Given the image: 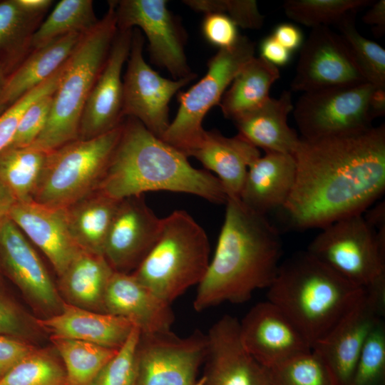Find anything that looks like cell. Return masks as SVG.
I'll list each match as a JSON object with an SVG mask.
<instances>
[{
	"instance_id": "6",
	"label": "cell",
	"mask_w": 385,
	"mask_h": 385,
	"mask_svg": "<svg viewBox=\"0 0 385 385\" xmlns=\"http://www.w3.org/2000/svg\"><path fill=\"white\" fill-rule=\"evenodd\" d=\"M210 250L204 229L186 211L177 210L163 218L156 243L132 274L171 304L200 282L210 264Z\"/></svg>"
},
{
	"instance_id": "52",
	"label": "cell",
	"mask_w": 385,
	"mask_h": 385,
	"mask_svg": "<svg viewBox=\"0 0 385 385\" xmlns=\"http://www.w3.org/2000/svg\"><path fill=\"white\" fill-rule=\"evenodd\" d=\"M16 202V200L11 192L0 180V223L9 217L10 212Z\"/></svg>"
},
{
	"instance_id": "17",
	"label": "cell",
	"mask_w": 385,
	"mask_h": 385,
	"mask_svg": "<svg viewBox=\"0 0 385 385\" xmlns=\"http://www.w3.org/2000/svg\"><path fill=\"white\" fill-rule=\"evenodd\" d=\"M0 265L36 308L48 317L64 300L46 267L21 230L9 218L0 223Z\"/></svg>"
},
{
	"instance_id": "27",
	"label": "cell",
	"mask_w": 385,
	"mask_h": 385,
	"mask_svg": "<svg viewBox=\"0 0 385 385\" xmlns=\"http://www.w3.org/2000/svg\"><path fill=\"white\" fill-rule=\"evenodd\" d=\"M83 34H69L32 51L8 76L0 97V115L58 71L70 57Z\"/></svg>"
},
{
	"instance_id": "47",
	"label": "cell",
	"mask_w": 385,
	"mask_h": 385,
	"mask_svg": "<svg viewBox=\"0 0 385 385\" xmlns=\"http://www.w3.org/2000/svg\"><path fill=\"white\" fill-rule=\"evenodd\" d=\"M260 52V57L277 68L284 66L289 62L292 53L277 42L272 35L262 40Z\"/></svg>"
},
{
	"instance_id": "49",
	"label": "cell",
	"mask_w": 385,
	"mask_h": 385,
	"mask_svg": "<svg viewBox=\"0 0 385 385\" xmlns=\"http://www.w3.org/2000/svg\"><path fill=\"white\" fill-rule=\"evenodd\" d=\"M362 21L374 26L376 34L382 35L385 31V0L373 3L371 8L363 16Z\"/></svg>"
},
{
	"instance_id": "7",
	"label": "cell",
	"mask_w": 385,
	"mask_h": 385,
	"mask_svg": "<svg viewBox=\"0 0 385 385\" xmlns=\"http://www.w3.org/2000/svg\"><path fill=\"white\" fill-rule=\"evenodd\" d=\"M320 230L306 250L312 256L363 289L385 280V223L372 225L359 213Z\"/></svg>"
},
{
	"instance_id": "26",
	"label": "cell",
	"mask_w": 385,
	"mask_h": 385,
	"mask_svg": "<svg viewBox=\"0 0 385 385\" xmlns=\"http://www.w3.org/2000/svg\"><path fill=\"white\" fill-rule=\"evenodd\" d=\"M292 93L284 91L279 98H271L257 109L233 120L240 137L265 153H293L300 138L288 125L293 111Z\"/></svg>"
},
{
	"instance_id": "44",
	"label": "cell",
	"mask_w": 385,
	"mask_h": 385,
	"mask_svg": "<svg viewBox=\"0 0 385 385\" xmlns=\"http://www.w3.org/2000/svg\"><path fill=\"white\" fill-rule=\"evenodd\" d=\"M202 32L208 43L220 49L233 46L240 36L235 22L222 13L205 14Z\"/></svg>"
},
{
	"instance_id": "18",
	"label": "cell",
	"mask_w": 385,
	"mask_h": 385,
	"mask_svg": "<svg viewBox=\"0 0 385 385\" xmlns=\"http://www.w3.org/2000/svg\"><path fill=\"white\" fill-rule=\"evenodd\" d=\"M240 334L248 353L266 369L312 349L294 324L268 300L246 314L240 322Z\"/></svg>"
},
{
	"instance_id": "21",
	"label": "cell",
	"mask_w": 385,
	"mask_h": 385,
	"mask_svg": "<svg viewBox=\"0 0 385 385\" xmlns=\"http://www.w3.org/2000/svg\"><path fill=\"white\" fill-rule=\"evenodd\" d=\"M9 218L44 253L58 277L83 251L70 233L64 208L16 201Z\"/></svg>"
},
{
	"instance_id": "39",
	"label": "cell",
	"mask_w": 385,
	"mask_h": 385,
	"mask_svg": "<svg viewBox=\"0 0 385 385\" xmlns=\"http://www.w3.org/2000/svg\"><path fill=\"white\" fill-rule=\"evenodd\" d=\"M351 385H385V325L380 320L359 354Z\"/></svg>"
},
{
	"instance_id": "15",
	"label": "cell",
	"mask_w": 385,
	"mask_h": 385,
	"mask_svg": "<svg viewBox=\"0 0 385 385\" xmlns=\"http://www.w3.org/2000/svg\"><path fill=\"white\" fill-rule=\"evenodd\" d=\"M300 48L292 91L305 93L367 83L343 38L329 26L312 28Z\"/></svg>"
},
{
	"instance_id": "14",
	"label": "cell",
	"mask_w": 385,
	"mask_h": 385,
	"mask_svg": "<svg viewBox=\"0 0 385 385\" xmlns=\"http://www.w3.org/2000/svg\"><path fill=\"white\" fill-rule=\"evenodd\" d=\"M119 30L138 26L148 40L152 63L165 68L175 80L193 75L187 63L185 34L165 0L116 1Z\"/></svg>"
},
{
	"instance_id": "33",
	"label": "cell",
	"mask_w": 385,
	"mask_h": 385,
	"mask_svg": "<svg viewBox=\"0 0 385 385\" xmlns=\"http://www.w3.org/2000/svg\"><path fill=\"white\" fill-rule=\"evenodd\" d=\"M91 0H61L40 24L31 41V52L65 35L85 34L98 22Z\"/></svg>"
},
{
	"instance_id": "43",
	"label": "cell",
	"mask_w": 385,
	"mask_h": 385,
	"mask_svg": "<svg viewBox=\"0 0 385 385\" xmlns=\"http://www.w3.org/2000/svg\"><path fill=\"white\" fill-rule=\"evenodd\" d=\"M53 93L41 97L27 108L9 147H27L35 141L47 123L53 102Z\"/></svg>"
},
{
	"instance_id": "31",
	"label": "cell",
	"mask_w": 385,
	"mask_h": 385,
	"mask_svg": "<svg viewBox=\"0 0 385 385\" xmlns=\"http://www.w3.org/2000/svg\"><path fill=\"white\" fill-rule=\"evenodd\" d=\"M42 19L22 10L15 0L0 1V65L9 75L31 53V38Z\"/></svg>"
},
{
	"instance_id": "24",
	"label": "cell",
	"mask_w": 385,
	"mask_h": 385,
	"mask_svg": "<svg viewBox=\"0 0 385 385\" xmlns=\"http://www.w3.org/2000/svg\"><path fill=\"white\" fill-rule=\"evenodd\" d=\"M36 324L51 337L77 339L118 349L135 327L129 320L64 302L61 312Z\"/></svg>"
},
{
	"instance_id": "19",
	"label": "cell",
	"mask_w": 385,
	"mask_h": 385,
	"mask_svg": "<svg viewBox=\"0 0 385 385\" xmlns=\"http://www.w3.org/2000/svg\"><path fill=\"white\" fill-rule=\"evenodd\" d=\"M132 36L133 29H118L106 61L83 108L78 139L101 135L123 123L121 73L130 53Z\"/></svg>"
},
{
	"instance_id": "30",
	"label": "cell",
	"mask_w": 385,
	"mask_h": 385,
	"mask_svg": "<svg viewBox=\"0 0 385 385\" xmlns=\"http://www.w3.org/2000/svg\"><path fill=\"white\" fill-rule=\"evenodd\" d=\"M280 78L279 68L261 57H254L235 76L219 106L225 118L232 121L264 104L270 90Z\"/></svg>"
},
{
	"instance_id": "50",
	"label": "cell",
	"mask_w": 385,
	"mask_h": 385,
	"mask_svg": "<svg viewBox=\"0 0 385 385\" xmlns=\"http://www.w3.org/2000/svg\"><path fill=\"white\" fill-rule=\"evenodd\" d=\"M18 6L26 13L43 17L53 4L51 0H15Z\"/></svg>"
},
{
	"instance_id": "41",
	"label": "cell",
	"mask_w": 385,
	"mask_h": 385,
	"mask_svg": "<svg viewBox=\"0 0 385 385\" xmlns=\"http://www.w3.org/2000/svg\"><path fill=\"white\" fill-rule=\"evenodd\" d=\"M183 2L197 11L225 14L242 29H260L263 26L265 16L260 12L255 0H188Z\"/></svg>"
},
{
	"instance_id": "28",
	"label": "cell",
	"mask_w": 385,
	"mask_h": 385,
	"mask_svg": "<svg viewBox=\"0 0 385 385\" xmlns=\"http://www.w3.org/2000/svg\"><path fill=\"white\" fill-rule=\"evenodd\" d=\"M113 272L103 255L82 251L59 277V293L68 304L105 312L104 296Z\"/></svg>"
},
{
	"instance_id": "9",
	"label": "cell",
	"mask_w": 385,
	"mask_h": 385,
	"mask_svg": "<svg viewBox=\"0 0 385 385\" xmlns=\"http://www.w3.org/2000/svg\"><path fill=\"white\" fill-rule=\"evenodd\" d=\"M255 43L240 36L228 48L219 49L207 63L205 76L185 92L180 93L178 113L160 139L187 157L202 140V123L207 113L219 105L235 76L255 57Z\"/></svg>"
},
{
	"instance_id": "4",
	"label": "cell",
	"mask_w": 385,
	"mask_h": 385,
	"mask_svg": "<svg viewBox=\"0 0 385 385\" xmlns=\"http://www.w3.org/2000/svg\"><path fill=\"white\" fill-rule=\"evenodd\" d=\"M267 300L294 324L311 348L364 292L306 250L281 262Z\"/></svg>"
},
{
	"instance_id": "36",
	"label": "cell",
	"mask_w": 385,
	"mask_h": 385,
	"mask_svg": "<svg viewBox=\"0 0 385 385\" xmlns=\"http://www.w3.org/2000/svg\"><path fill=\"white\" fill-rule=\"evenodd\" d=\"M373 2L372 0H287L283 9L288 18L312 29L337 25L348 15Z\"/></svg>"
},
{
	"instance_id": "22",
	"label": "cell",
	"mask_w": 385,
	"mask_h": 385,
	"mask_svg": "<svg viewBox=\"0 0 385 385\" xmlns=\"http://www.w3.org/2000/svg\"><path fill=\"white\" fill-rule=\"evenodd\" d=\"M104 309L106 313L129 320L142 334L170 331L175 320L170 304L132 273L114 271L106 287Z\"/></svg>"
},
{
	"instance_id": "2",
	"label": "cell",
	"mask_w": 385,
	"mask_h": 385,
	"mask_svg": "<svg viewBox=\"0 0 385 385\" xmlns=\"http://www.w3.org/2000/svg\"><path fill=\"white\" fill-rule=\"evenodd\" d=\"M225 205L215 254L197 284V312L225 302H247L255 291L270 286L281 263V237L267 216L239 198H227Z\"/></svg>"
},
{
	"instance_id": "10",
	"label": "cell",
	"mask_w": 385,
	"mask_h": 385,
	"mask_svg": "<svg viewBox=\"0 0 385 385\" xmlns=\"http://www.w3.org/2000/svg\"><path fill=\"white\" fill-rule=\"evenodd\" d=\"M374 87L364 83L303 93L292 111L301 138L347 136L372 128L369 101Z\"/></svg>"
},
{
	"instance_id": "54",
	"label": "cell",
	"mask_w": 385,
	"mask_h": 385,
	"mask_svg": "<svg viewBox=\"0 0 385 385\" xmlns=\"http://www.w3.org/2000/svg\"><path fill=\"white\" fill-rule=\"evenodd\" d=\"M205 382V378L203 376H202L200 378H199L195 384L192 385H204Z\"/></svg>"
},
{
	"instance_id": "12",
	"label": "cell",
	"mask_w": 385,
	"mask_h": 385,
	"mask_svg": "<svg viewBox=\"0 0 385 385\" xmlns=\"http://www.w3.org/2000/svg\"><path fill=\"white\" fill-rule=\"evenodd\" d=\"M144 37L138 29L133 30L127 69L123 81V115L139 120L153 134L161 138L170 123L169 103L195 74L178 80L160 76L145 62Z\"/></svg>"
},
{
	"instance_id": "48",
	"label": "cell",
	"mask_w": 385,
	"mask_h": 385,
	"mask_svg": "<svg viewBox=\"0 0 385 385\" xmlns=\"http://www.w3.org/2000/svg\"><path fill=\"white\" fill-rule=\"evenodd\" d=\"M272 36L291 52L300 48L304 43L301 30L292 24L284 23L277 25Z\"/></svg>"
},
{
	"instance_id": "16",
	"label": "cell",
	"mask_w": 385,
	"mask_h": 385,
	"mask_svg": "<svg viewBox=\"0 0 385 385\" xmlns=\"http://www.w3.org/2000/svg\"><path fill=\"white\" fill-rule=\"evenodd\" d=\"M163 221L146 204L144 195L120 201L103 252L115 272L137 269L156 243Z\"/></svg>"
},
{
	"instance_id": "11",
	"label": "cell",
	"mask_w": 385,
	"mask_h": 385,
	"mask_svg": "<svg viewBox=\"0 0 385 385\" xmlns=\"http://www.w3.org/2000/svg\"><path fill=\"white\" fill-rule=\"evenodd\" d=\"M385 310V283L364 289L352 307L312 348L327 365L337 385H351L364 344Z\"/></svg>"
},
{
	"instance_id": "53",
	"label": "cell",
	"mask_w": 385,
	"mask_h": 385,
	"mask_svg": "<svg viewBox=\"0 0 385 385\" xmlns=\"http://www.w3.org/2000/svg\"><path fill=\"white\" fill-rule=\"evenodd\" d=\"M9 74L4 68L0 65V97L4 88Z\"/></svg>"
},
{
	"instance_id": "46",
	"label": "cell",
	"mask_w": 385,
	"mask_h": 385,
	"mask_svg": "<svg viewBox=\"0 0 385 385\" xmlns=\"http://www.w3.org/2000/svg\"><path fill=\"white\" fill-rule=\"evenodd\" d=\"M29 330L25 317L12 304L0 296V334L26 336Z\"/></svg>"
},
{
	"instance_id": "35",
	"label": "cell",
	"mask_w": 385,
	"mask_h": 385,
	"mask_svg": "<svg viewBox=\"0 0 385 385\" xmlns=\"http://www.w3.org/2000/svg\"><path fill=\"white\" fill-rule=\"evenodd\" d=\"M356 13L346 16L337 26L366 81L376 88H385V50L358 31Z\"/></svg>"
},
{
	"instance_id": "5",
	"label": "cell",
	"mask_w": 385,
	"mask_h": 385,
	"mask_svg": "<svg viewBox=\"0 0 385 385\" xmlns=\"http://www.w3.org/2000/svg\"><path fill=\"white\" fill-rule=\"evenodd\" d=\"M116 1L94 27L83 34L66 63L53 93L45 128L31 145L50 152L78 138L80 121L86 101L106 61L118 31Z\"/></svg>"
},
{
	"instance_id": "1",
	"label": "cell",
	"mask_w": 385,
	"mask_h": 385,
	"mask_svg": "<svg viewBox=\"0 0 385 385\" xmlns=\"http://www.w3.org/2000/svg\"><path fill=\"white\" fill-rule=\"evenodd\" d=\"M292 190L278 211L295 230L364 213L385 190V125L351 135L300 138Z\"/></svg>"
},
{
	"instance_id": "37",
	"label": "cell",
	"mask_w": 385,
	"mask_h": 385,
	"mask_svg": "<svg viewBox=\"0 0 385 385\" xmlns=\"http://www.w3.org/2000/svg\"><path fill=\"white\" fill-rule=\"evenodd\" d=\"M267 369V385H337L327 365L314 350Z\"/></svg>"
},
{
	"instance_id": "32",
	"label": "cell",
	"mask_w": 385,
	"mask_h": 385,
	"mask_svg": "<svg viewBox=\"0 0 385 385\" xmlns=\"http://www.w3.org/2000/svg\"><path fill=\"white\" fill-rule=\"evenodd\" d=\"M49 152L33 147H8L0 153V180L16 201L33 200Z\"/></svg>"
},
{
	"instance_id": "38",
	"label": "cell",
	"mask_w": 385,
	"mask_h": 385,
	"mask_svg": "<svg viewBox=\"0 0 385 385\" xmlns=\"http://www.w3.org/2000/svg\"><path fill=\"white\" fill-rule=\"evenodd\" d=\"M0 385H66V373L54 356L36 349L0 378Z\"/></svg>"
},
{
	"instance_id": "3",
	"label": "cell",
	"mask_w": 385,
	"mask_h": 385,
	"mask_svg": "<svg viewBox=\"0 0 385 385\" xmlns=\"http://www.w3.org/2000/svg\"><path fill=\"white\" fill-rule=\"evenodd\" d=\"M120 200L146 192L165 190L195 195L216 203L226 192L216 176L192 167L188 157L128 117L120 140L98 188Z\"/></svg>"
},
{
	"instance_id": "42",
	"label": "cell",
	"mask_w": 385,
	"mask_h": 385,
	"mask_svg": "<svg viewBox=\"0 0 385 385\" xmlns=\"http://www.w3.org/2000/svg\"><path fill=\"white\" fill-rule=\"evenodd\" d=\"M66 62L48 79L33 89L0 115V153L9 146L27 108L41 97L53 93L62 77Z\"/></svg>"
},
{
	"instance_id": "20",
	"label": "cell",
	"mask_w": 385,
	"mask_h": 385,
	"mask_svg": "<svg viewBox=\"0 0 385 385\" xmlns=\"http://www.w3.org/2000/svg\"><path fill=\"white\" fill-rule=\"evenodd\" d=\"M206 337L204 385H267V369L245 348L237 318L222 317Z\"/></svg>"
},
{
	"instance_id": "13",
	"label": "cell",
	"mask_w": 385,
	"mask_h": 385,
	"mask_svg": "<svg viewBox=\"0 0 385 385\" xmlns=\"http://www.w3.org/2000/svg\"><path fill=\"white\" fill-rule=\"evenodd\" d=\"M206 351V334L200 331L186 337L171 331L140 333L135 385H192Z\"/></svg>"
},
{
	"instance_id": "8",
	"label": "cell",
	"mask_w": 385,
	"mask_h": 385,
	"mask_svg": "<svg viewBox=\"0 0 385 385\" xmlns=\"http://www.w3.org/2000/svg\"><path fill=\"white\" fill-rule=\"evenodd\" d=\"M123 123L101 135L77 139L50 151L33 200L66 208L96 190L120 140Z\"/></svg>"
},
{
	"instance_id": "51",
	"label": "cell",
	"mask_w": 385,
	"mask_h": 385,
	"mask_svg": "<svg viewBox=\"0 0 385 385\" xmlns=\"http://www.w3.org/2000/svg\"><path fill=\"white\" fill-rule=\"evenodd\" d=\"M369 111L374 119L385 115V88L374 87L369 101Z\"/></svg>"
},
{
	"instance_id": "40",
	"label": "cell",
	"mask_w": 385,
	"mask_h": 385,
	"mask_svg": "<svg viewBox=\"0 0 385 385\" xmlns=\"http://www.w3.org/2000/svg\"><path fill=\"white\" fill-rule=\"evenodd\" d=\"M140 335V330L135 327L90 385H135L138 376L136 351Z\"/></svg>"
},
{
	"instance_id": "25",
	"label": "cell",
	"mask_w": 385,
	"mask_h": 385,
	"mask_svg": "<svg viewBox=\"0 0 385 385\" xmlns=\"http://www.w3.org/2000/svg\"><path fill=\"white\" fill-rule=\"evenodd\" d=\"M258 148L239 135L232 138L217 130L207 131L200 144L188 155L216 174L227 198H239L250 165L258 157Z\"/></svg>"
},
{
	"instance_id": "45",
	"label": "cell",
	"mask_w": 385,
	"mask_h": 385,
	"mask_svg": "<svg viewBox=\"0 0 385 385\" xmlns=\"http://www.w3.org/2000/svg\"><path fill=\"white\" fill-rule=\"evenodd\" d=\"M36 349L25 342L0 334V378Z\"/></svg>"
},
{
	"instance_id": "23",
	"label": "cell",
	"mask_w": 385,
	"mask_h": 385,
	"mask_svg": "<svg viewBox=\"0 0 385 385\" xmlns=\"http://www.w3.org/2000/svg\"><path fill=\"white\" fill-rule=\"evenodd\" d=\"M295 173L292 154L265 153L250 165L240 200L251 210L265 216L279 211L292 190Z\"/></svg>"
},
{
	"instance_id": "29",
	"label": "cell",
	"mask_w": 385,
	"mask_h": 385,
	"mask_svg": "<svg viewBox=\"0 0 385 385\" xmlns=\"http://www.w3.org/2000/svg\"><path fill=\"white\" fill-rule=\"evenodd\" d=\"M120 200L96 189L64 208L70 233L83 251L103 255L104 244Z\"/></svg>"
},
{
	"instance_id": "34",
	"label": "cell",
	"mask_w": 385,
	"mask_h": 385,
	"mask_svg": "<svg viewBox=\"0 0 385 385\" xmlns=\"http://www.w3.org/2000/svg\"><path fill=\"white\" fill-rule=\"evenodd\" d=\"M66 373V385H90L118 349L93 343L51 337Z\"/></svg>"
}]
</instances>
